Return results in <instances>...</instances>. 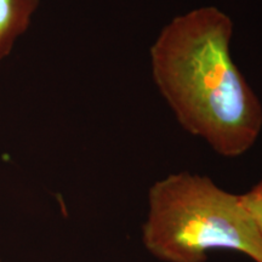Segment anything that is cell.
<instances>
[{"label": "cell", "mask_w": 262, "mask_h": 262, "mask_svg": "<svg viewBox=\"0 0 262 262\" xmlns=\"http://www.w3.org/2000/svg\"><path fill=\"white\" fill-rule=\"evenodd\" d=\"M142 244L160 262H206L216 250L262 262V243L241 194L208 176L170 173L150 186Z\"/></svg>", "instance_id": "7a4b0ae2"}, {"label": "cell", "mask_w": 262, "mask_h": 262, "mask_svg": "<svg viewBox=\"0 0 262 262\" xmlns=\"http://www.w3.org/2000/svg\"><path fill=\"white\" fill-rule=\"evenodd\" d=\"M39 0H0V62L31 26Z\"/></svg>", "instance_id": "3957f363"}, {"label": "cell", "mask_w": 262, "mask_h": 262, "mask_svg": "<svg viewBox=\"0 0 262 262\" xmlns=\"http://www.w3.org/2000/svg\"><path fill=\"white\" fill-rule=\"evenodd\" d=\"M241 198L254 222L262 243V181L255 185L250 191L241 194Z\"/></svg>", "instance_id": "277c9868"}, {"label": "cell", "mask_w": 262, "mask_h": 262, "mask_svg": "<svg viewBox=\"0 0 262 262\" xmlns=\"http://www.w3.org/2000/svg\"><path fill=\"white\" fill-rule=\"evenodd\" d=\"M233 22L216 6L173 17L149 50L159 93L186 131L217 155L248 152L262 129V106L231 56Z\"/></svg>", "instance_id": "6da1fadb"}]
</instances>
